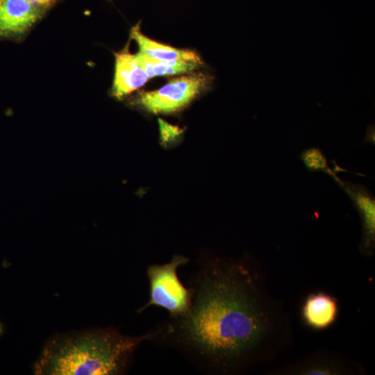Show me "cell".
I'll return each mask as SVG.
<instances>
[{
  "mask_svg": "<svg viewBox=\"0 0 375 375\" xmlns=\"http://www.w3.org/2000/svg\"><path fill=\"white\" fill-rule=\"evenodd\" d=\"M260 311L243 282L213 266L192 290L189 313L178 319L181 336L200 355L226 364L261 338L265 321Z\"/></svg>",
  "mask_w": 375,
  "mask_h": 375,
  "instance_id": "cell-1",
  "label": "cell"
},
{
  "mask_svg": "<svg viewBox=\"0 0 375 375\" xmlns=\"http://www.w3.org/2000/svg\"><path fill=\"white\" fill-rule=\"evenodd\" d=\"M150 336H128L110 327L56 333L43 347L33 365V373L119 374L135 349Z\"/></svg>",
  "mask_w": 375,
  "mask_h": 375,
  "instance_id": "cell-2",
  "label": "cell"
},
{
  "mask_svg": "<svg viewBox=\"0 0 375 375\" xmlns=\"http://www.w3.org/2000/svg\"><path fill=\"white\" fill-rule=\"evenodd\" d=\"M188 262V259L183 256L175 255L169 263L148 267L150 299L139 312L151 306H157L166 309L170 317L176 319L184 317L189 313L192 289L185 288L177 276V269Z\"/></svg>",
  "mask_w": 375,
  "mask_h": 375,
  "instance_id": "cell-3",
  "label": "cell"
},
{
  "mask_svg": "<svg viewBox=\"0 0 375 375\" xmlns=\"http://www.w3.org/2000/svg\"><path fill=\"white\" fill-rule=\"evenodd\" d=\"M210 83V77L197 73L175 78L161 88L142 93L137 103L153 114H169L187 106Z\"/></svg>",
  "mask_w": 375,
  "mask_h": 375,
  "instance_id": "cell-4",
  "label": "cell"
},
{
  "mask_svg": "<svg viewBox=\"0 0 375 375\" xmlns=\"http://www.w3.org/2000/svg\"><path fill=\"white\" fill-rule=\"evenodd\" d=\"M348 195L357 209L362 226L360 251L366 254L373 253L375 244V197L365 185L344 181L331 169L326 174Z\"/></svg>",
  "mask_w": 375,
  "mask_h": 375,
  "instance_id": "cell-5",
  "label": "cell"
},
{
  "mask_svg": "<svg viewBox=\"0 0 375 375\" xmlns=\"http://www.w3.org/2000/svg\"><path fill=\"white\" fill-rule=\"evenodd\" d=\"M40 10L27 0H4L0 5V35H20L40 17Z\"/></svg>",
  "mask_w": 375,
  "mask_h": 375,
  "instance_id": "cell-6",
  "label": "cell"
},
{
  "mask_svg": "<svg viewBox=\"0 0 375 375\" xmlns=\"http://www.w3.org/2000/svg\"><path fill=\"white\" fill-rule=\"evenodd\" d=\"M148 76L140 66L136 55L128 52L115 53V76L112 92L121 99L142 87Z\"/></svg>",
  "mask_w": 375,
  "mask_h": 375,
  "instance_id": "cell-7",
  "label": "cell"
},
{
  "mask_svg": "<svg viewBox=\"0 0 375 375\" xmlns=\"http://www.w3.org/2000/svg\"><path fill=\"white\" fill-rule=\"evenodd\" d=\"M338 315L336 301L330 295L320 292L310 294L303 307V317L306 324L317 329L331 325Z\"/></svg>",
  "mask_w": 375,
  "mask_h": 375,
  "instance_id": "cell-8",
  "label": "cell"
},
{
  "mask_svg": "<svg viewBox=\"0 0 375 375\" xmlns=\"http://www.w3.org/2000/svg\"><path fill=\"white\" fill-rule=\"evenodd\" d=\"M131 37L138 44L139 52L148 56L159 60L201 64V60L196 52L189 49H178L152 40L140 32L138 26L132 29Z\"/></svg>",
  "mask_w": 375,
  "mask_h": 375,
  "instance_id": "cell-9",
  "label": "cell"
},
{
  "mask_svg": "<svg viewBox=\"0 0 375 375\" xmlns=\"http://www.w3.org/2000/svg\"><path fill=\"white\" fill-rule=\"evenodd\" d=\"M135 55L140 66L149 78L190 72L199 65L185 61L159 60L140 52Z\"/></svg>",
  "mask_w": 375,
  "mask_h": 375,
  "instance_id": "cell-10",
  "label": "cell"
},
{
  "mask_svg": "<svg viewBox=\"0 0 375 375\" xmlns=\"http://www.w3.org/2000/svg\"><path fill=\"white\" fill-rule=\"evenodd\" d=\"M299 158L309 172H323L327 174L331 169L328 166L326 156L319 147L303 150Z\"/></svg>",
  "mask_w": 375,
  "mask_h": 375,
  "instance_id": "cell-11",
  "label": "cell"
},
{
  "mask_svg": "<svg viewBox=\"0 0 375 375\" xmlns=\"http://www.w3.org/2000/svg\"><path fill=\"white\" fill-rule=\"evenodd\" d=\"M159 122L160 125L161 135L165 140L172 138L178 133L177 128L162 122L161 119L159 120Z\"/></svg>",
  "mask_w": 375,
  "mask_h": 375,
  "instance_id": "cell-12",
  "label": "cell"
},
{
  "mask_svg": "<svg viewBox=\"0 0 375 375\" xmlns=\"http://www.w3.org/2000/svg\"><path fill=\"white\" fill-rule=\"evenodd\" d=\"M368 142L371 144H374L375 142V127L374 124H369L366 128V137L365 139L362 141Z\"/></svg>",
  "mask_w": 375,
  "mask_h": 375,
  "instance_id": "cell-13",
  "label": "cell"
},
{
  "mask_svg": "<svg viewBox=\"0 0 375 375\" xmlns=\"http://www.w3.org/2000/svg\"><path fill=\"white\" fill-rule=\"evenodd\" d=\"M4 0H0V5L3 2Z\"/></svg>",
  "mask_w": 375,
  "mask_h": 375,
  "instance_id": "cell-14",
  "label": "cell"
}]
</instances>
